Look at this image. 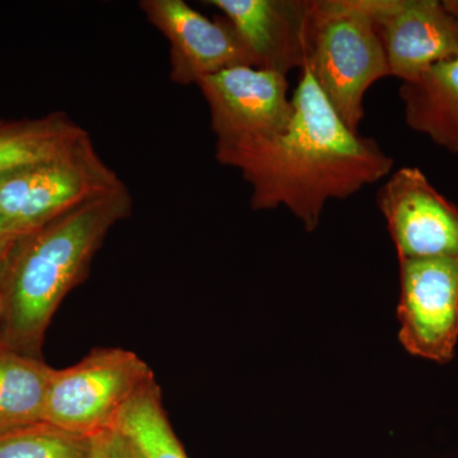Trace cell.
Wrapping results in <instances>:
<instances>
[{
    "mask_svg": "<svg viewBox=\"0 0 458 458\" xmlns=\"http://www.w3.org/2000/svg\"><path fill=\"white\" fill-rule=\"evenodd\" d=\"M292 102L293 116L283 134L216 148V158L242 174L252 209L285 207L312 232L328 200L351 198L387 177L394 159L373 138L344 123L307 68Z\"/></svg>",
    "mask_w": 458,
    "mask_h": 458,
    "instance_id": "cell-1",
    "label": "cell"
},
{
    "mask_svg": "<svg viewBox=\"0 0 458 458\" xmlns=\"http://www.w3.org/2000/svg\"><path fill=\"white\" fill-rule=\"evenodd\" d=\"M132 213L122 183L104 197L18 236L9 258L0 340L38 358L45 331L65 295L81 284L114 225Z\"/></svg>",
    "mask_w": 458,
    "mask_h": 458,
    "instance_id": "cell-2",
    "label": "cell"
},
{
    "mask_svg": "<svg viewBox=\"0 0 458 458\" xmlns=\"http://www.w3.org/2000/svg\"><path fill=\"white\" fill-rule=\"evenodd\" d=\"M373 7L375 0H316L311 5L304 68L352 131L363 120L367 90L391 77Z\"/></svg>",
    "mask_w": 458,
    "mask_h": 458,
    "instance_id": "cell-3",
    "label": "cell"
},
{
    "mask_svg": "<svg viewBox=\"0 0 458 458\" xmlns=\"http://www.w3.org/2000/svg\"><path fill=\"white\" fill-rule=\"evenodd\" d=\"M122 183L87 134L62 155L0 174V207L12 232L22 236Z\"/></svg>",
    "mask_w": 458,
    "mask_h": 458,
    "instance_id": "cell-4",
    "label": "cell"
},
{
    "mask_svg": "<svg viewBox=\"0 0 458 458\" xmlns=\"http://www.w3.org/2000/svg\"><path fill=\"white\" fill-rule=\"evenodd\" d=\"M155 379L135 352L99 348L65 369H53L44 423L92 438L117 428L135 394Z\"/></svg>",
    "mask_w": 458,
    "mask_h": 458,
    "instance_id": "cell-5",
    "label": "cell"
},
{
    "mask_svg": "<svg viewBox=\"0 0 458 458\" xmlns=\"http://www.w3.org/2000/svg\"><path fill=\"white\" fill-rule=\"evenodd\" d=\"M209 106L216 148L269 140L283 134L293 116L286 75L254 66H234L197 84Z\"/></svg>",
    "mask_w": 458,
    "mask_h": 458,
    "instance_id": "cell-6",
    "label": "cell"
},
{
    "mask_svg": "<svg viewBox=\"0 0 458 458\" xmlns=\"http://www.w3.org/2000/svg\"><path fill=\"white\" fill-rule=\"evenodd\" d=\"M397 318L410 354L447 363L458 340V258L400 260Z\"/></svg>",
    "mask_w": 458,
    "mask_h": 458,
    "instance_id": "cell-7",
    "label": "cell"
},
{
    "mask_svg": "<svg viewBox=\"0 0 458 458\" xmlns=\"http://www.w3.org/2000/svg\"><path fill=\"white\" fill-rule=\"evenodd\" d=\"M399 260L458 258V207L418 167H401L376 194Z\"/></svg>",
    "mask_w": 458,
    "mask_h": 458,
    "instance_id": "cell-8",
    "label": "cell"
},
{
    "mask_svg": "<svg viewBox=\"0 0 458 458\" xmlns=\"http://www.w3.org/2000/svg\"><path fill=\"white\" fill-rule=\"evenodd\" d=\"M140 7L170 44L172 82L190 86L234 66L259 68L227 18L209 20L185 0H141Z\"/></svg>",
    "mask_w": 458,
    "mask_h": 458,
    "instance_id": "cell-9",
    "label": "cell"
},
{
    "mask_svg": "<svg viewBox=\"0 0 458 458\" xmlns=\"http://www.w3.org/2000/svg\"><path fill=\"white\" fill-rule=\"evenodd\" d=\"M373 18L391 77L414 81L458 59V20L438 0H375Z\"/></svg>",
    "mask_w": 458,
    "mask_h": 458,
    "instance_id": "cell-10",
    "label": "cell"
},
{
    "mask_svg": "<svg viewBox=\"0 0 458 458\" xmlns=\"http://www.w3.org/2000/svg\"><path fill=\"white\" fill-rule=\"evenodd\" d=\"M234 26L259 68L288 74L306 65L312 2L208 0Z\"/></svg>",
    "mask_w": 458,
    "mask_h": 458,
    "instance_id": "cell-11",
    "label": "cell"
},
{
    "mask_svg": "<svg viewBox=\"0 0 458 458\" xmlns=\"http://www.w3.org/2000/svg\"><path fill=\"white\" fill-rule=\"evenodd\" d=\"M399 96L406 125L458 155V59L430 66L414 81L403 82Z\"/></svg>",
    "mask_w": 458,
    "mask_h": 458,
    "instance_id": "cell-12",
    "label": "cell"
},
{
    "mask_svg": "<svg viewBox=\"0 0 458 458\" xmlns=\"http://www.w3.org/2000/svg\"><path fill=\"white\" fill-rule=\"evenodd\" d=\"M53 369L0 340V437L44 423Z\"/></svg>",
    "mask_w": 458,
    "mask_h": 458,
    "instance_id": "cell-13",
    "label": "cell"
},
{
    "mask_svg": "<svg viewBox=\"0 0 458 458\" xmlns=\"http://www.w3.org/2000/svg\"><path fill=\"white\" fill-rule=\"evenodd\" d=\"M87 134L64 113L0 123V174L62 155Z\"/></svg>",
    "mask_w": 458,
    "mask_h": 458,
    "instance_id": "cell-14",
    "label": "cell"
},
{
    "mask_svg": "<svg viewBox=\"0 0 458 458\" xmlns=\"http://www.w3.org/2000/svg\"><path fill=\"white\" fill-rule=\"evenodd\" d=\"M117 428L131 439L140 458H189L165 415L156 379L129 401Z\"/></svg>",
    "mask_w": 458,
    "mask_h": 458,
    "instance_id": "cell-15",
    "label": "cell"
},
{
    "mask_svg": "<svg viewBox=\"0 0 458 458\" xmlns=\"http://www.w3.org/2000/svg\"><path fill=\"white\" fill-rule=\"evenodd\" d=\"M90 438L47 423L0 437V458H89Z\"/></svg>",
    "mask_w": 458,
    "mask_h": 458,
    "instance_id": "cell-16",
    "label": "cell"
},
{
    "mask_svg": "<svg viewBox=\"0 0 458 458\" xmlns=\"http://www.w3.org/2000/svg\"><path fill=\"white\" fill-rule=\"evenodd\" d=\"M89 458H140L131 439L119 429L106 430L90 438Z\"/></svg>",
    "mask_w": 458,
    "mask_h": 458,
    "instance_id": "cell-17",
    "label": "cell"
},
{
    "mask_svg": "<svg viewBox=\"0 0 458 458\" xmlns=\"http://www.w3.org/2000/svg\"><path fill=\"white\" fill-rule=\"evenodd\" d=\"M17 237L0 240V325H2L3 315H4L5 280H7L9 258H11L12 249H13Z\"/></svg>",
    "mask_w": 458,
    "mask_h": 458,
    "instance_id": "cell-18",
    "label": "cell"
},
{
    "mask_svg": "<svg viewBox=\"0 0 458 458\" xmlns=\"http://www.w3.org/2000/svg\"><path fill=\"white\" fill-rule=\"evenodd\" d=\"M16 236L17 234H14L13 232H12L11 227H9L7 218H5L4 213H3L2 207H0V240H4V238Z\"/></svg>",
    "mask_w": 458,
    "mask_h": 458,
    "instance_id": "cell-19",
    "label": "cell"
}]
</instances>
